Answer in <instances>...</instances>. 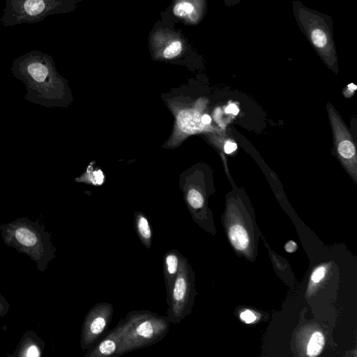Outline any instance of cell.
I'll use <instances>...</instances> for the list:
<instances>
[{"label": "cell", "mask_w": 357, "mask_h": 357, "mask_svg": "<svg viewBox=\"0 0 357 357\" xmlns=\"http://www.w3.org/2000/svg\"><path fill=\"white\" fill-rule=\"evenodd\" d=\"M194 273L188 259L182 263L172 288L167 295V319L170 324H178L192 311L195 294Z\"/></svg>", "instance_id": "obj_6"}, {"label": "cell", "mask_w": 357, "mask_h": 357, "mask_svg": "<svg viewBox=\"0 0 357 357\" xmlns=\"http://www.w3.org/2000/svg\"><path fill=\"white\" fill-rule=\"evenodd\" d=\"M183 255L177 250L167 251L163 257V275L167 295L181 267Z\"/></svg>", "instance_id": "obj_11"}, {"label": "cell", "mask_w": 357, "mask_h": 357, "mask_svg": "<svg viewBox=\"0 0 357 357\" xmlns=\"http://www.w3.org/2000/svg\"><path fill=\"white\" fill-rule=\"evenodd\" d=\"M236 144L231 142H227L224 146L225 151L227 154L234 152L236 149Z\"/></svg>", "instance_id": "obj_21"}, {"label": "cell", "mask_w": 357, "mask_h": 357, "mask_svg": "<svg viewBox=\"0 0 357 357\" xmlns=\"http://www.w3.org/2000/svg\"><path fill=\"white\" fill-rule=\"evenodd\" d=\"M186 199L188 205L193 211L201 209L204 206V197L202 194L195 189H190L188 191Z\"/></svg>", "instance_id": "obj_16"}, {"label": "cell", "mask_w": 357, "mask_h": 357, "mask_svg": "<svg viewBox=\"0 0 357 357\" xmlns=\"http://www.w3.org/2000/svg\"><path fill=\"white\" fill-rule=\"evenodd\" d=\"M10 71L25 85L26 100L46 107L59 104L63 81L50 55L40 50L28 52L13 61Z\"/></svg>", "instance_id": "obj_1"}, {"label": "cell", "mask_w": 357, "mask_h": 357, "mask_svg": "<svg viewBox=\"0 0 357 357\" xmlns=\"http://www.w3.org/2000/svg\"><path fill=\"white\" fill-rule=\"evenodd\" d=\"M120 343L119 326L109 331L101 340L86 351L84 357H111L116 356Z\"/></svg>", "instance_id": "obj_10"}, {"label": "cell", "mask_w": 357, "mask_h": 357, "mask_svg": "<svg viewBox=\"0 0 357 357\" xmlns=\"http://www.w3.org/2000/svg\"><path fill=\"white\" fill-rule=\"evenodd\" d=\"M241 319L247 324L252 323L256 319V316L250 310H245L241 312Z\"/></svg>", "instance_id": "obj_20"}, {"label": "cell", "mask_w": 357, "mask_h": 357, "mask_svg": "<svg viewBox=\"0 0 357 357\" xmlns=\"http://www.w3.org/2000/svg\"><path fill=\"white\" fill-rule=\"evenodd\" d=\"M338 152L344 158L349 159L355 155V146L351 142L343 140L338 145Z\"/></svg>", "instance_id": "obj_17"}, {"label": "cell", "mask_w": 357, "mask_h": 357, "mask_svg": "<svg viewBox=\"0 0 357 357\" xmlns=\"http://www.w3.org/2000/svg\"><path fill=\"white\" fill-rule=\"evenodd\" d=\"M308 36L313 45L319 50H326L331 45L329 31L323 26L313 25L307 30Z\"/></svg>", "instance_id": "obj_13"}, {"label": "cell", "mask_w": 357, "mask_h": 357, "mask_svg": "<svg viewBox=\"0 0 357 357\" xmlns=\"http://www.w3.org/2000/svg\"><path fill=\"white\" fill-rule=\"evenodd\" d=\"M45 342L32 331H26L22 336L16 349L10 356L40 357L44 351Z\"/></svg>", "instance_id": "obj_9"}, {"label": "cell", "mask_w": 357, "mask_h": 357, "mask_svg": "<svg viewBox=\"0 0 357 357\" xmlns=\"http://www.w3.org/2000/svg\"><path fill=\"white\" fill-rule=\"evenodd\" d=\"M83 0H4L0 19L3 27L31 24L59 14L73 12Z\"/></svg>", "instance_id": "obj_5"}, {"label": "cell", "mask_w": 357, "mask_h": 357, "mask_svg": "<svg viewBox=\"0 0 357 357\" xmlns=\"http://www.w3.org/2000/svg\"><path fill=\"white\" fill-rule=\"evenodd\" d=\"M134 227L142 244L146 249H150L153 241V231L149 220L144 213L135 214Z\"/></svg>", "instance_id": "obj_12"}, {"label": "cell", "mask_w": 357, "mask_h": 357, "mask_svg": "<svg viewBox=\"0 0 357 357\" xmlns=\"http://www.w3.org/2000/svg\"><path fill=\"white\" fill-rule=\"evenodd\" d=\"M326 269L324 266L317 268L312 273L311 279L314 282H319L325 275Z\"/></svg>", "instance_id": "obj_18"}, {"label": "cell", "mask_w": 357, "mask_h": 357, "mask_svg": "<svg viewBox=\"0 0 357 357\" xmlns=\"http://www.w3.org/2000/svg\"><path fill=\"white\" fill-rule=\"evenodd\" d=\"M10 307V304L6 298H4L3 296L0 294V317L7 314Z\"/></svg>", "instance_id": "obj_19"}, {"label": "cell", "mask_w": 357, "mask_h": 357, "mask_svg": "<svg viewBox=\"0 0 357 357\" xmlns=\"http://www.w3.org/2000/svg\"><path fill=\"white\" fill-rule=\"evenodd\" d=\"M95 181H96V183L101 184L103 181V174L100 170H98L97 172H95L93 173Z\"/></svg>", "instance_id": "obj_24"}, {"label": "cell", "mask_w": 357, "mask_h": 357, "mask_svg": "<svg viewBox=\"0 0 357 357\" xmlns=\"http://www.w3.org/2000/svg\"><path fill=\"white\" fill-rule=\"evenodd\" d=\"M324 345V337L320 332H314L308 342L307 354L309 356H318L323 349Z\"/></svg>", "instance_id": "obj_15"}, {"label": "cell", "mask_w": 357, "mask_h": 357, "mask_svg": "<svg viewBox=\"0 0 357 357\" xmlns=\"http://www.w3.org/2000/svg\"><path fill=\"white\" fill-rule=\"evenodd\" d=\"M239 112L238 108L234 104H230L226 109L225 112L227 114L231 113L236 115Z\"/></svg>", "instance_id": "obj_23"}, {"label": "cell", "mask_w": 357, "mask_h": 357, "mask_svg": "<svg viewBox=\"0 0 357 357\" xmlns=\"http://www.w3.org/2000/svg\"><path fill=\"white\" fill-rule=\"evenodd\" d=\"M160 17L148 36V47L153 57L176 61L191 55L193 47L181 29L176 26L168 7L160 12Z\"/></svg>", "instance_id": "obj_4"}, {"label": "cell", "mask_w": 357, "mask_h": 357, "mask_svg": "<svg viewBox=\"0 0 357 357\" xmlns=\"http://www.w3.org/2000/svg\"><path fill=\"white\" fill-rule=\"evenodd\" d=\"M296 248L297 245L293 241H288L284 245V249L287 252H293L296 250Z\"/></svg>", "instance_id": "obj_22"}, {"label": "cell", "mask_w": 357, "mask_h": 357, "mask_svg": "<svg viewBox=\"0 0 357 357\" xmlns=\"http://www.w3.org/2000/svg\"><path fill=\"white\" fill-rule=\"evenodd\" d=\"M113 314V305L107 302L98 303L89 310L81 329L82 350L89 351L100 340L108 330Z\"/></svg>", "instance_id": "obj_7"}, {"label": "cell", "mask_w": 357, "mask_h": 357, "mask_svg": "<svg viewBox=\"0 0 357 357\" xmlns=\"http://www.w3.org/2000/svg\"><path fill=\"white\" fill-rule=\"evenodd\" d=\"M176 22L184 25L198 24L206 12V0H172L168 6Z\"/></svg>", "instance_id": "obj_8"}, {"label": "cell", "mask_w": 357, "mask_h": 357, "mask_svg": "<svg viewBox=\"0 0 357 357\" xmlns=\"http://www.w3.org/2000/svg\"><path fill=\"white\" fill-rule=\"evenodd\" d=\"M0 231L6 245L26 255L41 272L46 270L49 262L55 257L50 234L38 221L19 218L0 225Z\"/></svg>", "instance_id": "obj_2"}, {"label": "cell", "mask_w": 357, "mask_h": 357, "mask_svg": "<svg viewBox=\"0 0 357 357\" xmlns=\"http://www.w3.org/2000/svg\"><path fill=\"white\" fill-rule=\"evenodd\" d=\"M120 343L116 357L151 346L161 341L169 331L167 317L150 310H132L117 324Z\"/></svg>", "instance_id": "obj_3"}, {"label": "cell", "mask_w": 357, "mask_h": 357, "mask_svg": "<svg viewBox=\"0 0 357 357\" xmlns=\"http://www.w3.org/2000/svg\"><path fill=\"white\" fill-rule=\"evenodd\" d=\"M229 237L231 244L236 250H244L248 247V234L241 225L231 226L229 229Z\"/></svg>", "instance_id": "obj_14"}, {"label": "cell", "mask_w": 357, "mask_h": 357, "mask_svg": "<svg viewBox=\"0 0 357 357\" xmlns=\"http://www.w3.org/2000/svg\"><path fill=\"white\" fill-rule=\"evenodd\" d=\"M201 120L204 124H209L211 121V119L208 114L202 116Z\"/></svg>", "instance_id": "obj_25"}]
</instances>
